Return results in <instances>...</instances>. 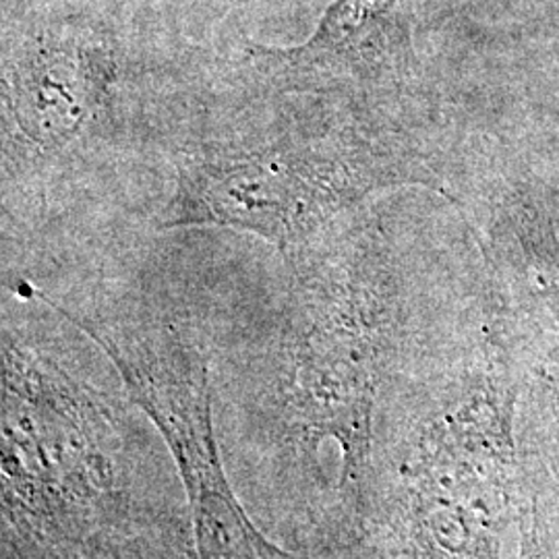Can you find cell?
Instances as JSON below:
<instances>
[{
	"label": "cell",
	"mask_w": 559,
	"mask_h": 559,
	"mask_svg": "<svg viewBox=\"0 0 559 559\" xmlns=\"http://www.w3.org/2000/svg\"><path fill=\"white\" fill-rule=\"evenodd\" d=\"M175 195L162 226H222L282 253L320 235L373 189L408 182L404 168L362 141H278L251 152H191L175 160Z\"/></svg>",
	"instance_id": "6da1fadb"
},
{
	"label": "cell",
	"mask_w": 559,
	"mask_h": 559,
	"mask_svg": "<svg viewBox=\"0 0 559 559\" xmlns=\"http://www.w3.org/2000/svg\"><path fill=\"white\" fill-rule=\"evenodd\" d=\"M119 369L131 399L156 423L179 464L191 506L195 559H280L235 498L212 427L207 362L168 325L85 320L69 313Z\"/></svg>",
	"instance_id": "7a4b0ae2"
},
{
	"label": "cell",
	"mask_w": 559,
	"mask_h": 559,
	"mask_svg": "<svg viewBox=\"0 0 559 559\" xmlns=\"http://www.w3.org/2000/svg\"><path fill=\"white\" fill-rule=\"evenodd\" d=\"M263 69L300 83L380 81L402 75L411 60L406 0H334L313 36L293 48L253 46Z\"/></svg>",
	"instance_id": "277c9868"
},
{
	"label": "cell",
	"mask_w": 559,
	"mask_h": 559,
	"mask_svg": "<svg viewBox=\"0 0 559 559\" xmlns=\"http://www.w3.org/2000/svg\"><path fill=\"white\" fill-rule=\"evenodd\" d=\"M115 78L117 55L104 34L57 21L27 34L15 48L7 98L27 140L59 150L98 117Z\"/></svg>",
	"instance_id": "3957f363"
}]
</instances>
